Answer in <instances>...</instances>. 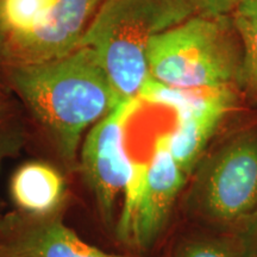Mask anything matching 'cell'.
<instances>
[{
    "label": "cell",
    "instance_id": "9c48e42d",
    "mask_svg": "<svg viewBox=\"0 0 257 257\" xmlns=\"http://www.w3.org/2000/svg\"><path fill=\"white\" fill-rule=\"evenodd\" d=\"M239 92L233 87L206 88L194 105L175 115V126L167 133L168 146L188 178L206 154L219 125L236 107Z\"/></svg>",
    "mask_w": 257,
    "mask_h": 257
},
{
    "label": "cell",
    "instance_id": "e0dca14e",
    "mask_svg": "<svg viewBox=\"0 0 257 257\" xmlns=\"http://www.w3.org/2000/svg\"><path fill=\"white\" fill-rule=\"evenodd\" d=\"M236 8H243L257 11V0H236Z\"/></svg>",
    "mask_w": 257,
    "mask_h": 257
},
{
    "label": "cell",
    "instance_id": "5b68a950",
    "mask_svg": "<svg viewBox=\"0 0 257 257\" xmlns=\"http://www.w3.org/2000/svg\"><path fill=\"white\" fill-rule=\"evenodd\" d=\"M141 106L138 98L123 99L89 128L80 148V170L107 225L113 224L118 200L136 166L137 160L131 159L125 148V134Z\"/></svg>",
    "mask_w": 257,
    "mask_h": 257
},
{
    "label": "cell",
    "instance_id": "ac0fdd59",
    "mask_svg": "<svg viewBox=\"0 0 257 257\" xmlns=\"http://www.w3.org/2000/svg\"><path fill=\"white\" fill-rule=\"evenodd\" d=\"M0 96H6L5 88H4V86L2 85V82H0Z\"/></svg>",
    "mask_w": 257,
    "mask_h": 257
},
{
    "label": "cell",
    "instance_id": "ba28073f",
    "mask_svg": "<svg viewBox=\"0 0 257 257\" xmlns=\"http://www.w3.org/2000/svg\"><path fill=\"white\" fill-rule=\"evenodd\" d=\"M0 257H128L106 252L85 242L57 216L21 212L0 219Z\"/></svg>",
    "mask_w": 257,
    "mask_h": 257
},
{
    "label": "cell",
    "instance_id": "3957f363",
    "mask_svg": "<svg viewBox=\"0 0 257 257\" xmlns=\"http://www.w3.org/2000/svg\"><path fill=\"white\" fill-rule=\"evenodd\" d=\"M149 76L186 88L240 91L243 49L231 16L194 14L153 38Z\"/></svg>",
    "mask_w": 257,
    "mask_h": 257
},
{
    "label": "cell",
    "instance_id": "7a4b0ae2",
    "mask_svg": "<svg viewBox=\"0 0 257 257\" xmlns=\"http://www.w3.org/2000/svg\"><path fill=\"white\" fill-rule=\"evenodd\" d=\"M194 14L188 0H105L79 47L94 51L121 99L138 98L150 78V42Z\"/></svg>",
    "mask_w": 257,
    "mask_h": 257
},
{
    "label": "cell",
    "instance_id": "4fadbf2b",
    "mask_svg": "<svg viewBox=\"0 0 257 257\" xmlns=\"http://www.w3.org/2000/svg\"><path fill=\"white\" fill-rule=\"evenodd\" d=\"M173 257H244V253L238 238L197 236L182 240Z\"/></svg>",
    "mask_w": 257,
    "mask_h": 257
},
{
    "label": "cell",
    "instance_id": "9a60e30c",
    "mask_svg": "<svg viewBox=\"0 0 257 257\" xmlns=\"http://www.w3.org/2000/svg\"><path fill=\"white\" fill-rule=\"evenodd\" d=\"M197 14L206 16H231L236 0H188Z\"/></svg>",
    "mask_w": 257,
    "mask_h": 257
},
{
    "label": "cell",
    "instance_id": "d6986e66",
    "mask_svg": "<svg viewBox=\"0 0 257 257\" xmlns=\"http://www.w3.org/2000/svg\"><path fill=\"white\" fill-rule=\"evenodd\" d=\"M0 219H2V216H0Z\"/></svg>",
    "mask_w": 257,
    "mask_h": 257
},
{
    "label": "cell",
    "instance_id": "277c9868",
    "mask_svg": "<svg viewBox=\"0 0 257 257\" xmlns=\"http://www.w3.org/2000/svg\"><path fill=\"white\" fill-rule=\"evenodd\" d=\"M191 176L186 204L193 216L239 229L257 213V127L242 128L205 154Z\"/></svg>",
    "mask_w": 257,
    "mask_h": 257
},
{
    "label": "cell",
    "instance_id": "6da1fadb",
    "mask_svg": "<svg viewBox=\"0 0 257 257\" xmlns=\"http://www.w3.org/2000/svg\"><path fill=\"white\" fill-rule=\"evenodd\" d=\"M6 74L68 167L78 162L86 131L123 100L88 47L44 62L9 64Z\"/></svg>",
    "mask_w": 257,
    "mask_h": 257
},
{
    "label": "cell",
    "instance_id": "5bb4252c",
    "mask_svg": "<svg viewBox=\"0 0 257 257\" xmlns=\"http://www.w3.org/2000/svg\"><path fill=\"white\" fill-rule=\"evenodd\" d=\"M25 143V126L16 107L0 96V168L21 152Z\"/></svg>",
    "mask_w": 257,
    "mask_h": 257
},
{
    "label": "cell",
    "instance_id": "8992f818",
    "mask_svg": "<svg viewBox=\"0 0 257 257\" xmlns=\"http://www.w3.org/2000/svg\"><path fill=\"white\" fill-rule=\"evenodd\" d=\"M188 176L168 146V134L154 141L136 212L131 224L128 243L141 250L150 249L165 231L179 194Z\"/></svg>",
    "mask_w": 257,
    "mask_h": 257
},
{
    "label": "cell",
    "instance_id": "8fae6325",
    "mask_svg": "<svg viewBox=\"0 0 257 257\" xmlns=\"http://www.w3.org/2000/svg\"><path fill=\"white\" fill-rule=\"evenodd\" d=\"M56 0H0V46L36 30Z\"/></svg>",
    "mask_w": 257,
    "mask_h": 257
},
{
    "label": "cell",
    "instance_id": "52a82bcc",
    "mask_svg": "<svg viewBox=\"0 0 257 257\" xmlns=\"http://www.w3.org/2000/svg\"><path fill=\"white\" fill-rule=\"evenodd\" d=\"M105 0H56L49 17L30 34L0 46L5 66L44 62L73 51Z\"/></svg>",
    "mask_w": 257,
    "mask_h": 257
},
{
    "label": "cell",
    "instance_id": "2e32d148",
    "mask_svg": "<svg viewBox=\"0 0 257 257\" xmlns=\"http://www.w3.org/2000/svg\"><path fill=\"white\" fill-rule=\"evenodd\" d=\"M237 238L244 257H257V213L239 227V236Z\"/></svg>",
    "mask_w": 257,
    "mask_h": 257
},
{
    "label": "cell",
    "instance_id": "7c38bea8",
    "mask_svg": "<svg viewBox=\"0 0 257 257\" xmlns=\"http://www.w3.org/2000/svg\"><path fill=\"white\" fill-rule=\"evenodd\" d=\"M231 17L243 49L240 92L257 101V11L234 8Z\"/></svg>",
    "mask_w": 257,
    "mask_h": 257
},
{
    "label": "cell",
    "instance_id": "30bf717a",
    "mask_svg": "<svg viewBox=\"0 0 257 257\" xmlns=\"http://www.w3.org/2000/svg\"><path fill=\"white\" fill-rule=\"evenodd\" d=\"M10 194L21 213L38 218L56 216L66 199V179L50 163L29 161L12 175Z\"/></svg>",
    "mask_w": 257,
    "mask_h": 257
}]
</instances>
